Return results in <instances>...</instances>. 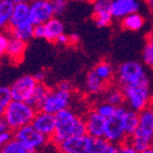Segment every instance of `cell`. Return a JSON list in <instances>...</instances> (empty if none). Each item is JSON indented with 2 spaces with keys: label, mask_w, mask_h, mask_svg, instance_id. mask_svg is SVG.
I'll list each match as a JSON object with an SVG mask.
<instances>
[{
  "label": "cell",
  "mask_w": 153,
  "mask_h": 153,
  "mask_svg": "<svg viewBox=\"0 0 153 153\" xmlns=\"http://www.w3.org/2000/svg\"><path fill=\"white\" fill-rule=\"evenodd\" d=\"M8 130H10V128H9L8 124H7V122L4 121V119H3V118H0V134Z\"/></svg>",
  "instance_id": "cell-40"
},
{
  "label": "cell",
  "mask_w": 153,
  "mask_h": 153,
  "mask_svg": "<svg viewBox=\"0 0 153 153\" xmlns=\"http://www.w3.org/2000/svg\"><path fill=\"white\" fill-rule=\"evenodd\" d=\"M1 151H2V153H36V151L27 148L26 146H24L23 143L14 139V138L8 145L4 146L1 149Z\"/></svg>",
  "instance_id": "cell-28"
},
{
  "label": "cell",
  "mask_w": 153,
  "mask_h": 153,
  "mask_svg": "<svg viewBox=\"0 0 153 153\" xmlns=\"http://www.w3.org/2000/svg\"><path fill=\"white\" fill-rule=\"evenodd\" d=\"M12 100L10 88L7 86H0V118H2L5 108Z\"/></svg>",
  "instance_id": "cell-29"
},
{
  "label": "cell",
  "mask_w": 153,
  "mask_h": 153,
  "mask_svg": "<svg viewBox=\"0 0 153 153\" xmlns=\"http://www.w3.org/2000/svg\"><path fill=\"white\" fill-rule=\"evenodd\" d=\"M30 21L33 26L43 25L55 17L51 0H31L29 2Z\"/></svg>",
  "instance_id": "cell-11"
},
{
  "label": "cell",
  "mask_w": 153,
  "mask_h": 153,
  "mask_svg": "<svg viewBox=\"0 0 153 153\" xmlns=\"http://www.w3.org/2000/svg\"><path fill=\"white\" fill-rule=\"evenodd\" d=\"M33 38L44 39V25H36L33 28Z\"/></svg>",
  "instance_id": "cell-36"
},
{
  "label": "cell",
  "mask_w": 153,
  "mask_h": 153,
  "mask_svg": "<svg viewBox=\"0 0 153 153\" xmlns=\"http://www.w3.org/2000/svg\"><path fill=\"white\" fill-rule=\"evenodd\" d=\"M31 125L36 128L39 133H41L46 138L51 139L54 135L55 126H56V119L55 115H51L43 110H38L33 118Z\"/></svg>",
  "instance_id": "cell-14"
},
{
  "label": "cell",
  "mask_w": 153,
  "mask_h": 153,
  "mask_svg": "<svg viewBox=\"0 0 153 153\" xmlns=\"http://www.w3.org/2000/svg\"><path fill=\"white\" fill-rule=\"evenodd\" d=\"M10 1H12L15 4V3H21V2H30L31 0H10Z\"/></svg>",
  "instance_id": "cell-42"
},
{
  "label": "cell",
  "mask_w": 153,
  "mask_h": 153,
  "mask_svg": "<svg viewBox=\"0 0 153 153\" xmlns=\"http://www.w3.org/2000/svg\"><path fill=\"white\" fill-rule=\"evenodd\" d=\"M146 18L139 12L128 14L121 19V27L128 31H139L145 27Z\"/></svg>",
  "instance_id": "cell-21"
},
{
  "label": "cell",
  "mask_w": 153,
  "mask_h": 153,
  "mask_svg": "<svg viewBox=\"0 0 153 153\" xmlns=\"http://www.w3.org/2000/svg\"><path fill=\"white\" fill-rule=\"evenodd\" d=\"M128 140L139 152L151 147L153 141V103L138 112V125Z\"/></svg>",
  "instance_id": "cell-4"
},
{
  "label": "cell",
  "mask_w": 153,
  "mask_h": 153,
  "mask_svg": "<svg viewBox=\"0 0 153 153\" xmlns=\"http://www.w3.org/2000/svg\"><path fill=\"white\" fill-rule=\"evenodd\" d=\"M124 105L118 106L115 114L111 117L106 119V126L104 132V139L112 143H120L128 140V134L125 132L124 123H123V114L125 110Z\"/></svg>",
  "instance_id": "cell-7"
},
{
  "label": "cell",
  "mask_w": 153,
  "mask_h": 153,
  "mask_svg": "<svg viewBox=\"0 0 153 153\" xmlns=\"http://www.w3.org/2000/svg\"><path fill=\"white\" fill-rule=\"evenodd\" d=\"M56 44H58V45H69V36L65 34V33L61 34L57 39Z\"/></svg>",
  "instance_id": "cell-38"
},
{
  "label": "cell",
  "mask_w": 153,
  "mask_h": 153,
  "mask_svg": "<svg viewBox=\"0 0 153 153\" xmlns=\"http://www.w3.org/2000/svg\"><path fill=\"white\" fill-rule=\"evenodd\" d=\"M11 34L8 30H0V58L7 55Z\"/></svg>",
  "instance_id": "cell-31"
},
{
  "label": "cell",
  "mask_w": 153,
  "mask_h": 153,
  "mask_svg": "<svg viewBox=\"0 0 153 153\" xmlns=\"http://www.w3.org/2000/svg\"><path fill=\"white\" fill-rule=\"evenodd\" d=\"M13 134H14V139L36 152L39 149L43 148L48 140V138H46L41 133H39L31 124L17 128L13 132Z\"/></svg>",
  "instance_id": "cell-9"
},
{
  "label": "cell",
  "mask_w": 153,
  "mask_h": 153,
  "mask_svg": "<svg viewBox=\"0 0 153 153\" xmlns=\"http://www.w3.org/2000/svg\"><path fill=\"white\" fill-rule=\"evenodd\" d=\"M44 25V39L51 43H56L57 39L64 33V25L58 17H53Z\"/></svg>",
  "instance_id": "cell-19"
},
{
  "label": "cell",
  "mask_w": 153,
  "mask_h": 153,
  "mask_svg": "<svg viewBox=\"0 0 153 153\" xmlns=\"http://www.w3.org/2000/svg\"><path fill=\"white\" fill-rule=\"evenodd\" d=\"M123 123H124L125 132L130 138L134 134L138 125V112L130 109L128 107H125L123 114Z\"/></svg>",
  "instance_id": "cell-25"
},
{
  "label": "cell",
  "mask_w": 153,
  "mask_h": 153,
  "mask_svg": "<svg viewBox=\"0 0 153 153\" xmlns=\"http://www.w3.org/2000/svg\"><path fill=\"white\" fill-rule=\"evenodd\" d=\"M151 147H152V148H153V141H152V143H151Z\"/></svg>",
  "instance_id": "cell-44"
},
{
  "label": "cell",
  "mask_w": 153,
  "mask_h": 153,
  "mask_svg": "<svg viewBox=\"0 0 153 153\" xmlns=\"http://www.w3.org/2000/svg\"><path fill=\"white\" fill-rule=\"evenodd\" d=\"M38 109L24 101L12 100L5 108L2 118L11 131L31 124Z\"/></svg>",
  "instance_id": "cell-3"
},
{
  "label": "cell",
  "mask_w": 153,
  "mask_h": 153,
  "mask_svg": "<svg viewBox=\"0 0 153 153\" xmlns=\"http://www.w3.org/2000/svg\"><path fill=\"white\" fill-rule=\"evenodd\" d=\"M119 146H120V153H140L137 149H135V147L131 143L128 139L120 143Z\"/></svg>",
  "instance_id": "cell-34"
},
{
  "label": "cell",
  "mask_w": 153,
  "mask_h": 153,
  "mask_svg": "<svg viewBox=\"0 0 153 153\" xmlns=\"http://www.w3.org/2000/svg\"><path fill=\"white\" fill-rule=\"evenodd\" d=\"M92 71L94 72L100 78L103 79L105 82H107L108 85H111V82L115 80L116 69L110 61L101 60L95 64Z\"/></svg>",
  "instance_id": "cell-20"
},
{
  "label": "cell",
  "mask_w": 153,
  "mask_h": 153,
  "mask_svg": "<svg viewBox=\"0 0 153 153\" xmlns=\"http://www.w3.org/2000/svg\"><path fill=\"white\" fill-rule=\"evenodd\" d=\"M143 1H145L146 5L148 7L149 11L153 14V0H143Z\"/></svg>",
  "instance_id": "cell-41"
},
{
  "label": "cell",
  "mask_w": 153,
  "mask_h": 153,
  "mask_svg": "<svg viewBox=\"0 0 153 153\" xmlns=\"http://www.w3.org/2000/svg\"><path fill=\"white\" fill-rule=\"evenodd\" d=\"M74 87L68 80H63L54 89H51L45 101L39 110L56 115L61 110L70 108L73 99Z\"/></svg>",
  "instance_id": "cell-5"
},
{
  "label": "cell",
  "mask_w": 153,
  "mask_h": 153,
  "mask_svg": "<svg viewBox=\"0 0 153 153\" xmlns=\"http://www.w3.org/2000/svg\"><path fill=\"white\" fill-rule=\"evenodd\" d=\"M124 94V104L134 111H141L153 103V72L147 77L121 88Z\"/></svg>",
  "instance_id": "cell-2"
},
{
  "label": "cell",
  "mask_w": 153,
  "mask_h": 153,
  "mask_svg": "<svg viewBox=\"0 0 153 153\" xmlns=\"http://www.w3.org/2000/svg\"><path fill=\"white\" fill-rule=\"evenodd\" d=\"M86 124V133L94 138H104L106 118L103 117L94 107L88 110L84 117Z\"/></svg>",
  "instance_id": "cell-13"
},
{
  "label": "cell",
  "mask_w": 153,
  "mask_h": 153,
  "mask_svg": "<svg viewBox=\"0 0 153 153\" xmlns=\"http://www.w3.org/2000/svg\"><path fill=\"white\" fill-rule=\"evenodd\" d=\"M68 3H69V0H51L53 10H54V14L56 17L62 15L65 12Z\"/></svg>",
  "instance_id": "cell-32"
},
{
  "label": "cell",
  "mask_w": 153,
  "mask_h": 153,
  "mask_svg": "<svg viewBox=\"0 0 153 153\" xmlns=\"http://www.w3.org/2000/svg\"><path fill=\"white\" fill-rule=\"evenodd\" d=\"M56 126L53 137L51 138L55 146L73 136L87 134L84 117L77 115L71 108H66L55 115Z\"/></svg>",
  "instance_id": "cell-1"
},
{
  "label": "cell",
  "mask_w": 153,
  "mask_h": 153,
  "mask_svg": "<svg viewBox=\"0 0 153 153\" xmlns=\"http://www.w3.org/2000/svg\"><path fill=\"white\" fill-rule=\"evenodd\" d=\"M140 153H153V148H152V147H149L148 149H146V150L141 151Z\"/></svg>",
  "instance_id": "cell-43"
},
{
  "label": "cell",
  "mask_w": 153,
  "mask_h": 153,
  "mask_svg": "<svg viewBox=\"0 0 153 153\" xmlns=\"http://www.w3.org/2000/svg\"><path fill=\"white\" fill-rule=\"evenodd\" d=\"M152 72V70L139 61H124L116 69L115 82L119 87L122 88L124 86L139 82Z\"/></svg>",
  "instance_id": "cell-6"
},
{
  "label": "cell",
  "mask_w": 153,
  "mask_h": 153,
  "mask_svg": "<svg viewBox=\"0 0 153 153\" xmlns=\"http://www.w3.org/2000/svg\"><path fill=\"white\" fill-rule=\"evenodd\" d=\"M13 138H14L13 131L8 130V131H5V132L1 133V134H0V149H2L5 145H8Z\"/></svg>",
  "instance_id": "cell-33"
},
{
  "label": "cell",
  "mask_w": 153,
  "mask_h": 153,
  "mask_svg": "<svg viewBox=\"0 0 153 153\" xmlns=\"http://www.w3.org/2000/svg\"><path fill=\"white\" fill-rule=\"evenodd\" d=\"M79 42V36L77 33L69 34V45H76Z\"/></svg>",
  "instance_id": "cell-39"
},
{
  "label": "cell",
  "mask_w": 153,
  "mask_h": 153,
  "mask_svg": "<svg viewBox=\"0 0 153 153\" xmlns=\"http://www.w3.org/2000/svg\"><path fill=\"white\" fill-rule=\"evenodd\" d=\"M33 76H34V78H36V80L38 82H44V80L46 79V76H47V74H46V72L44 71V70H41V71L36 72V73L33 75Z\"/></svg>",
  "instance_id": "cell-37"
},
{
  "label": "cell",
  "mask_w": 153,
  "mask_h": 153,
  "mask_svg": "<svg viewBox=\"0 0 153 153\" xmlns=\"http://www.w3.org/2000/svg\"><path fill=\"white\" fill-rule=\"evenodd\" d=\"M0 153H2V151H1V149H0Z\"/></svg>",
  "instance_id": "cell-45"
},
{
  "label": "cell",
  "mask_w": 153,
  "mask_h": 153,
  "mask_svg": "<svg viewBox=\"0 0 153 153\" xmlns=\"http://www.w3.org/2000/svg\"><path fill=\"white\" fill-rule=\"evenodd\" d=\"M32 24L30 21V9H29V2H21L15 3L13 9L12 16H11L10 26L9 29L21 27V26ZM8 29V30H9Z\"/></svg>",
  "instance_id": "cell-16"
},
{
  "label": "cell",
  "mask_w": 153,
  "mask_h": 153,
  "mask_svg": "<svg viewBox=\"0 0 153 153\" xmlns=\"http://www.w3.org/2000/svg\"><path fill=\"white\" fill-rule=\"evenodd\" d=\"M102 153H120V146L107 141L103 149Z\"/></svg>",
  "instance_id": "cell-35"
},
{
  "label": "cell",
  "mask_w": 153,
  "mask_h": 153,
  "mask_svg": "<svg viewBox=\"0 0 153 153\" xmlns=\"http://www.w3.org/2000/svg\"><path fill=\"white\" fill-rule=\"evenodd\" d=\"M94 108L97 110V112H100L103 117L107 119V118L111 117L115 114L116 109H117V106L110 104V103L106 102V101H103V102H100L97 105H95Z\"/></svg>",
  "instance_id": "cell-30"
},
{
  "label": "cell",
  "mask_w": 153,
  "mask_h": 153,
  "mask_svg": "<svg viewBox=\"0 0 153 153\" xmlns=\"http://www.w3.org/2000/svg\"><path fill=\"white\" fill-rule=\"evenodd\" d=\"M49 90L51 89H49L44 82H38L36 87L34 88L32 94H31L30 99L28 100V102L27 103H29L31 106H33V107L36 108V109L39 110L40 108H41L44 101H45L46 97H47V94H48Z\"/></svg>",
  "instance_id": "cell-22"
},
{
  "label": "cell",
  "mask_w": 153,
  "mask_h": 153,
  "mask_svg": "<svg viewBox=\"0 0 153 153\" xmlns=\"http://www.w3.org/2000/svg\"><path fill=\"white\" fill-rule=\"evenodd\" d=\"M143 61L145 65L153 71V28L146 36V43L143 49Z\"/></svg>",
  "instance_id": "cell-26"
},
{
  "label": "cell",
  "mask_w": 153,
  "mask_h": 153,
  "mask_svg": "<svg viewBox=\"0 0 153 153\" xmlns=\"http://www.w3.org/2000/svg\"><path fill=\"white\" fill-rule=\"evenodd\" d=\"M92 18L99 28H106L112 24L111 2L112 0H91Z\"/></svg>",
  "instance_id": "cell-12"
},
{
  "label": "cell",
  "mask_w": 153,
  "mask_h": 153,
  "mask_svg": "<svg viewBox=\"0 0 153 153\" xmlns=\"http://www.w3.org/2000/svg\"><path fill=\"white\" fill-rule=\"evenodd\" d=\"M109 86L110 85H108L103 79L100 78L92 70L88 72L86 79H85V90L89 95L102 94Z\"/></svg>",
  "instance_id": "cell-17"
},
{
  "label": "cell",
  "mask_w": 153,
  "mask_h": 153,
  "mask_svg": "<svg viewBox=\"0 0 153 153\" xmlns=\"http://www.w3.org/2000/svg\"><path fill=\"white\" fill-rule=\"evenodd\" d=\"M141 0H112L111 15L114 19H122L132 13L139 12Z\"/></svg>",
  "instance_id": "cell-15"
},
{
  "label": "cell",
  "mask_w": 153,
  "mask_h": 153,
  "mask_svg": "<svg viewBox=\"0 0 153 153\" xmlns=\"http://www.w3.org/2000/svg\"><path fill=\"white\" fill-rule=\"evenodd\" d=\"M33 28H34V26L32 24H29V25L9 29L8 31L10 32L11 36H14V38L23 40L25 42H28L31 39H33Z\"/></svg>",
  "instance_id": "cell-27"
},
{
  "label": "cell",
  "mask_w": 153,
  "mask_h": 153,
  "mask_svg": "<svg viewBox=\"0 0 153 153\" xmlns=\"http://www.w3.org/2000/svg\"><path fill=\"white\" fill-rule=\"evenodd\" d=\"M97 138L88 134L73 136L56 145L60 153H95Z\"/></svg>",
  "instance_id": "cell-8"
},
{
  "label": "cell",
  "mask_w": 153,
  "mask_h": 153,
  "mask_svg": "<svg viewBox=\"0 0 153 153\" xmlns=\"http://www.w3.org/2000/svg\"><path fill=\"white\" fill-rule=\"evenodd\" d=\"M105 99L104 101L110 103V104L115 105V106H122L124 105V94L119 86H111L110 85L107 89L104 92Z\"/></svg>",
  "instance_id": "cell-24"
},
{
  "label": "cell",
  "mask_w": 153,
  "mask_h": 153,
  "mask_svg": "<svg viewBox=\"0 0 153 153\" xmlns=\"http://www.w3.org/2000/svg\"><path fill=\"white\" fill-rule=\"evenodd\" d=\"M14 3L10 0H0V30H8Z\"/></svg>",
  "instance_id": "cell-23"
},
{
  "label": "cell",
  "mask_w": 153,
  "mask_h": 153,
  "mask_svg": "<svg viewBox=\"0 0 153 153\" xmlns=\"http://www.w3.org/2000/svg\"><path fill=\"white\" fill-rule=\"evenodd\" d=\"M36 85H38V82L36 80L33 75L27 74L19 76L9 87L12 99L17 100V101L28 102V100L30 99L33 90L36 87Z\"/></svg>",
  "instance_id": "cell-10"
},
{
  "label": "cell",
  "mask_w": 153,
  "mask_h": 153,
  "mask_svg": "<svg viewBox=\"0 0 153 153\" xmlns=\"http://www.w3.org/2000/svg\"><path fill=\"white\" fill-rule=\"evenodd\" d=\"M26 48H27V42L19 40L17 38H14V36H11L5 56L14 63H21L23 61L24 56H25Z\"/></svg>",
  "instance_id": "cell-18"
}]
</instances>
